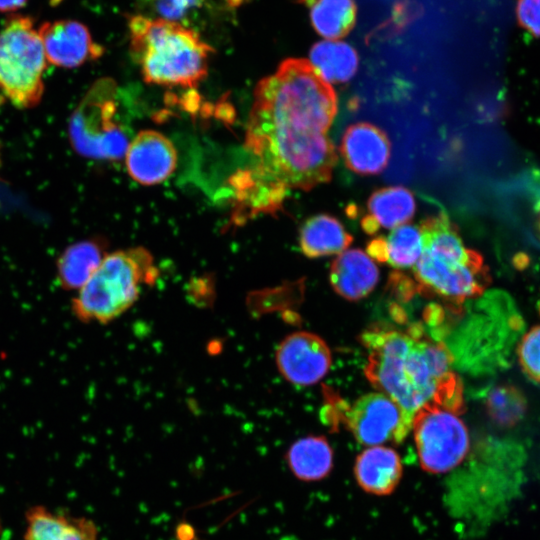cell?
I'll return each instance as SVG.
<instances>
[{
	"mask_svg": "<svg viewBox=\"0 0 540 540\" xmlns=\"http://www.w3.org/2000/svg\"><path fill=\"white\" fill-rule=\"evenodd\" d=\"M103 239H86L68 246L57 261V280L65 290L78 291L107 255Z\"/></svg>",
	"mask_w": 540,
	"mask_h": 540,
	"instance_id": "ac0fdd59",
	"label": "cell"
},
{
	"mask_svg": "<svg viewBox=\"0 0 540 540\" xmlns=\"http://www.w3.org/2000/svg\"><path fill=\"white\" fill-rule=\"evenodd\" d=\"M252 110L288 124L326 133L337 113V96L305 59L289 58L260 80Z\"/></svg>",
	"mask_w": 540,
	"mask_h": 540,
	"instance_id": "277c9868",
	"label": "cell"
},
{
	"mask_svg": "<svg viewBox=\"0 0 540 540\" xmlns=\"http://www.w3.org/2000/svg\"><path fill=\"white\" fill-rule=\"evenodd\" d=\"M361 341L369 351L364 369L367 379L395 401L409 420L426 405L457 414L464 411L462 384L452 370L453 355L443 342L426 338L416 329H373L363 333Z\"/></svg>",
	"mask_w": 540,
	"mask_h": 540,
	"instance_id": "6da1fadb",
	"label": "cell"
},
{
	"mask_svg": "<svg viewBox=\"0 0 540 540\" xmlns=\"http://www.w3.org/2000/svg\"><path fill=\"white\" fill-rule=\"evenodd\" d=\"M130 53L148 84L195 89L208 74L212 47L177 21L133 15Z\"/></svg>",
	"mask_w": 540,
	"mask_h": 540,
	"instance_id": "7a4b0ae2",
	"label": "cell"
},
{
	"mask_svg": "<svg viewBox=\"0 0 540 540\" xmlns=\"http://www.w3.org/2000/svg\"><path fill=\"white\" fill-rule=\"evenodd\" d=\"M422 254L414 274L421 290L461 304L477 298L489 285L482 256L468 249L445 213L427 217L419 226Z\"/></svg>",
	"mask_w": 540,
	"mask_h": 540,
	"instance_id": "3957f363",
	"label": "cell"
},
{
	"mask_svg": "<svg viewBox=\"0 0 540 540\" xmlns=\"http://www.w3.org/2000/svg\"><path fill=\"white\" fill-rule=\"evenodd\" d=\"M47 61L61 68H76L102 56L88 28L75 20L44 22L38 29Z\"/></svg>",
	"mask_w": 540,
	"mask_h": 540,
	"instance_id": "8fae6325",
	"label": "cell"
},
{
	"mask_svg": "<svg viewBox=\"0 0 540 540\" xmlns=\"http://www.w3.org/2000/svg\"><path fill=\"white\" fill-rule=\"evenodd\" d=\"M157 276L153 256L143 247L108 253L76 292L72 312L82 322L106 324L126 312Z\"/></svg>",
	"mask_w": 540,
	"mask_h": 540,
	"instance_id": "5b68a950",
	"label": "cell"
},
{
	"mask_svg": "<svg viewBox=\"0 0 540 540\" xmlns=\"http://www.w3.org/2000/svg\"><path fill=\"white\" fill-rule=\"evenodd\" d=\"M367 208L369 213L362 218L361 227L374 235L380 228L394 229L407 224L415 214L416 202L409 189L392 186L374 191Z\"/></svg>",
	"mask_w": 540,
	"mask_h": 540,
	"instance_id": "2e32d148",
	"label": "cell"
},
{
	"mask_svg": "<svg viewBox=\"0 0 540 540\" xmlns=\"http://www.w3.org/2000/svg\"><path fill=\"white\" fill-rule=\"evenodd\" d=\"M309 62L328 83H343L356 73L359 58L349 44L325 40L312 46Z\"/></svg>",
	"mask_w": 540,
	"mask_h": 540,
	"instance_id": "44dd1931",
	"label": "cell"
},
{
	"mask_svg": "<svg viewBox=\"0 0 540 540\" xmlns=\"http://www.w3.org/2000/svg\"><path fill=\"white\" fill-rule=\"evenodd\" d=\"M203 2V0H153V5L160 14V18L178 22L190 10Z\"/></svg>",
	"mask_w": 540,
	"mask_h": 540,
	"instance_id": "4316f807",
	"label": "cell"
},
{
	"mask_svg": "<svg viewBox=\"0 0 540 540\" xmlns=\"http://www.w3.org/2000/svg\"><path fill=\"white\" fill-rule=\"evenodd\" d=\"M331 352L318 335L306 331L286 336L276 350V365L281 375L298 386L315 384L331 366Z\"/></svg>",
	"mask_w": 540,
	"mask_h": 540,
	"instance_id": "30bf717a",
	"label": "cell"
},
{
	"mask_svg": "<svg viewBox=\"0 0 540 540\" xmlns=\"http://www.w3.org/2000/svg\"><path fill=\"white\" fill-rule=\"evenodd\" d=\"M27 0H0V12H14L22 8Z\"/></svg>",
	"mask_w": 540,
	"mask_h": 540,
	"instance_id": "83f0119b",
	"label": "cell"
},
{
	"mask_svg": "<svg viewBox=\"0 0 540 540\" xmlns=\"http://www.w3.org/2000/svg\"><path fill=\"white\" fill-rule=\"evenodd\" d=\"M347 428L364 445L399 443L412 429V421L387 395L372 392L358 398L344 416Z\"/></svg>",
	"mask_w": 540,
	"mask_h": 540,
	"instance_id": "9c48e42d",
	"label": "cell"
},
{
	"mask_svg": "<svg viewBox=\"0 0 540 540\" xmlns=\"http://www.w3.org/2000/svg\"><path fill=\"white\" fill-rule=\"evenodd\" d=\"M385 262L395 268L414 267L423 250V240L419 227L404 224L394 228L384 238Z\"/></svg>",
	"mask_w": 540,
	"mask_h": 540,
	"instance_id": "603a6c76",
	"label": "cell"
},
{
	"mask_svg": "<svg viewBox=\"0 0 540 540\" xmlns=\"http://www.w3.org/2000/svg\"><path fill=\"white\" fill-rule=\"evenodd\" d=\"M313 28L327 40L346 36L356 21L354 0H306Z\"/></svg>",
	"mask_w": 540,
	"mask_h": 540,
	"instance_id": "7402d4cb",
	"label": "cell"
},
{
	"mask_svg": "<svg viewBox=\"0 0 540 540\" xmlns=\"http://www.w3.org/2000/svg\"><path fill=\"white\" fill-rule=\"evenodd\" d=\"M458 415L437 405H426L415 413L411 430L420 465L425 471L448 472L468 454V430Z\"/></svg>",
	"mask_w": 540,
	"mask_h": 540,
	"instance_id": "ba28073f",
	"label": "cell"
},
{
	"mask_svg": "<svg viewBox=\"0 0 540 540\" xmlns=\"http://www.w3.org/2000/svg\"><path fill=\"white\" fill-rule=\"evenodd\" d=\"M535 212H536V218H537V225L540 231V199L537 201L535 205Z\"/></svg>",
	"mask_w": 540,
	"mask_h": 540,
	"instance_id": "f1b7e54d",
	"label": "cell"
},
{
	"mask_svg": "<svg viewBox=\"0 0 540 540\" xmlns=\"http://www.w3.org/2000/svg\"><path fill=\"white\" fill-rule=\"evenodd\" d=\"M203 1H205V0H203Z\"/></svg>",
	"mask_w": 540,
	"mask_h": 540,
	"instance_id": "4dcf8cb0",
	"label": "cell"
},
{
	"mask_svg": "<svg viewBox=\"0 0 540 540\" xmlns=\"http://www.w3.org/2000/svg\"><path fill=\"white\" fill-rule=\"evenodd\" d=\"M353 237L342 223L327 214H318L306 220L300 229L299 243L303 254L318 258L343 252Z\"/></svg>",
	"mask_w": 540,
	"mask_h": 540,
	"instance_id": "d6986e66",
	"label": "cell"
},
{
	"mask_svg": "<svg viewBox=\"0 0 540 540\" xmlns=\"http://www.w3.org/2000/svg\"><path fill=\"white\" fill-rule=\"evenodd\" d=\"M117 85L110 78L97 80L83 97L69 123L73 148L82 156L119 160L129 137L117 120Z\"/></svg>",
	"mask_w": 540,
	"mask_h": 540,
	"instance_id": "52a82bcc",
	"label": "cell"
},
{
	"mask_svg": "<svg viewBox=\"0 0 540 540\" xmlns=\"http://www.w3.org/2000/svg\"><path fill=\"white\" fill-rule=\"evenodd\" d=\"M485 406L491 420L497 425L510 427L518 423L526 413L527 401L519 388L504 384L488 391Z\"/></svg>",
	"mask_w": 540,
	"mask_h": 540,
	"instance_id": "cb8c5ba5",
	"label": "cell"
},
{
	"mask_svg": "<svg viewBox=\"0 0 540 540\" xmlns=\"http://www.w3.org/2000/svg\"><path fill=\"white\" fill-rule=\"evenodd\" d=\"M340 153L346 166L361 175L381 173L388 165L391 156L390 140L382 129L360 122L346 128Z\"/></svg>",
	"mask_w": 540,
	"mask_h": 540,
	"instance_id": "4fadbf2b",
	"label": "cell"
},
{
	"mask_svg": "<svg viewBox=\"0 0 540 540\" xmlns=\"http://www.w3.org/2000/svg\"><path fill=\"white\" fill-rule=\"evenodd\" d=\"M379 270L372 258L359 249L343 251L332 262L330 283L337 294L351 301L366 297L375 288Z\"/></svg>",
	"mask_w": 540,
	"mask_h": 540,
	"instance_id": "9a60e30c",
	"label": "cell"
},
{
	"mask_svg": "<svg viewBox=\"0 0 540 540\" xmlns=\"http://www.w3.org/2000/svg\"><path fill=\"white\" fill-rule=\"evenodd\" d=\"M125 156L130 177L142 185L165 181L177 165L173 143L154 130L140 131L129 143Z\"/></svg>",
	"mask_w": 540,
	"mask_h": 540,
	"instance_id": "7c38bea8",
	"label": "cell"
},
{
	"mask_svg": "<svg viewBox=\"0 0 540 540\" xmlns=\"http://www.w3.org/2000/svg\"><path fill=\"white\" fill-rule=\"evenodd\" d=\"M354 476L362 490L385 496L391 494L402 478L403 467L398 453L386 446H369L354 464Z\"/></svg>",
	"mask_w": 540,
	"mask_h": 540,
	"instance_id": "5bb4252c",
	"label": "cell"
},
{
	"mask_svg": "<svg viewBox=\"0 0 540 540\" xmlns=\"http://www.w3.org/2000/svg\"><path fill=\"white\" fill-rule=\"evenodd\" d=\"M516 16L522 28L540 37V0H518Z\"/></svg>",
	"mask_w": 540,
	"mask_h": 540,
	"instance_id": "484cf974",
	"label": "cell"
},
{
	"mask_svg": "<svg viewBox=\"0 0 540 540\" xmlns=\"http://www.w3.org/2000/svg\"><path fill=\"white\" fill-rule=\"evenodd\" d=\"M286 460L291 472L302 481H319L333 468V451L323 436H307L288 449Z\"/></svg>",
	"mask_w": 540,
	"mask_h": 540,
	"instance_id": "ffe728a7",
	"label": "cell"
},
{
	"mask_svg": "<svg viewBox=\"0 0 540 540\" xmlns=\"http://www.w3.org/2000/svg\"><path fill=\"white\" fill-rule=\"evenodd\" d=\"M47 58L30 17L12 15L0 30V89L19 108L36 106L43 95Z\"/></svg>",
	"mask_w": 540,
	"mask_h": 540,
	"instance_id": "8992f818",
	"label": "cell"
},
{
	"mask_svg": "<svg viewBox=\"0 0 540 540\" xmlns=\"http://www.w3.org/2000/svg\"><path fill=\"white\" fill-rule=\"evenodd\" d=\"M24 540H98L96 525L85 517L57 514L42 507L26 513Z\"/></svg>",
	"mask_w": 540,
	"mask_h": 540,
	"instance_id": "e0dca14e",
	"label": "cell"
},
{
	"mask_svg": "<svg viewBox=\"0 0 540 540\" xmlns=\"http://www.w3.org/2000/svg\"><path fill=\"white\" fill-rule=\"evenodd\" d=\"M539 311H540V303H539Z\"/></svg>",
	"mask_w": 540,
	"mask_h": 540,
	"instance_id": "f546056e",
	"label": "cell"
},
{
	"mask_svg": "<svg viewBox=\"0 0 540 540\" xmlns=\"http://www.w3.org/2000/svg\"><path fill=\"white\" fill-rule=\"evenodd\" d=\"M517 353L523 372L540 384V325L532 327L522 337Z\"/></svg>",
	"mask_w": 540,
	"mask_h": 540,
	"instance_id": "d4e9b609",
	"label": "cell"
}]
</instances>
